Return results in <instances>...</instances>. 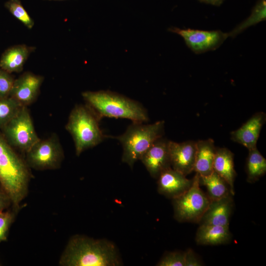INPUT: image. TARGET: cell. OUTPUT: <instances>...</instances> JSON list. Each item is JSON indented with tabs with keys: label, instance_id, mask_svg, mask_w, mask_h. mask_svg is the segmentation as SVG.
<instances>
[{
	"label": "cell",
	"instance_id": "obj_1",
	"mask_svg": "<svg viewBox=\"0 0 266 266\" xmlns=\"http://www.w3.org/2000/svg\"><path fill=\"white\" fill-rule=\"evenodd\" d=\"M59 264L64 266H118L123 263L113 242L77 234L68 241Z\"/></svg>",
	"mask_w": 266,
	"mask_h": 266
},
{
	"label": "cell",
	"instance_id": "obj_2",
	"mask_svg": "<svg viewBox=\"0 0 266 266\" xmlns=\"http://www.w3.org/2000/svg\"><path fill=\"white\" fill-rule=\"evenodd\" d=\"M29 167L0 130V187L17 208L28 192L30 179Z\"/></svg>",
	"mask_w": 266,
	"mask_h": 266
},
{
	"label": "cell",
	"instance_id": "obj_3",
	"mask_svg": "<svg viewBox=\"0 0 266 266\" xmlns=\"http://www.w3.org/2000/svg\"><path fill=\"white\" fill-rule=\"evenodd\" d=\"M82 96L100 119L123 118L139 123L149 120L147 111L140 103L118 93L108 90L85 91Z\"/></svg>",
	"mask_w": 266,
	"mask_h": 266
},
{
	"label": "cell",
	"instance_id": "obj_4",
	"mask_svg": "<svg viewBox=\"0 0 266 266\" xmlns=\"http://www.w3.org/2000/svg\"><path fill=\"white\" fill-rule=\"evenodd\" d=\"M100 119L87 104L76 105L71 111L66 129L73 138L77 156L99 145L107 137L100 127Z\"/></svg>",
	"mask_w": 266,
	"mask_h": 266
},
{
	"label": "cell",
	"instance_id": "obj_5",
	"mask_svg": "<svg viewBox=\"0 0 266 266\" xmlns=\"http://www.w3.org/2000/svg\"><path fill=\"white\" fill-rule=\"evenodd\" d=\"M165 122L159 121L153 124L133 122L122 134L112 136L118 139L123 147L122 161L133 168L143 154L164 133Z\"/></svg>",
	"mask_w": 266,
	"mask_h": 266
},
{
	"label": "cell",
	"instance_id": "obj_6",
	"mask_svg": "<svg viewBox=\"0 0 266 266\" xmlns=\"http://www.w3.org/2000/svg\"><path fill=\"white\" fill-rule=\"evenodd\" d=\"M200 186V175L196 173L191 187L172 199L174 217L177 221L199 223L211 201Z\"/></svg>",
	"mask_w": 266,
	"mask_h": 266
},
{
	"label": "cell",
	"instance_id": "obj_7",
	"mask_svg": "<svg viewBox=\"0 0 266 266\" xmlns=\"http://www.w3.org/2000/svg\"><path fill=\"white\" fill-rule=\"evenodd\" d=\"M0 130L11 146L25 153L40 139L27 106H23L16 116Z\"/></svg>",
	"mask_w": 266,
	"mask_h": 266
},
{
	"label": "cell",
	"instance_id": "obj_8",
	"mask_svg": "<svg viewBox=\"0 0 266 266\" xmlns=\"http://www.w3.org/2000/svg\"><path fill=\"white\" fill-rule=\"evenodd\" d=\"M26 154L28 166L40 170L58 168L64 158L58 138L53 134L46 139H40Z\"/></svg>",
	"mask_w": 266,
	"mask_h": 266
},
{
	"label": "cell",
	"instance_id": "obj_9",
	"mask_svg": "<svg viewBox=\"0 0 266 266\" xmlns=\"http://www.w3.org/2000/svg\"><path fill=\"white\" fill-rule=\"evenodd\" d=\"M169 30L182 37L187 47L196 54L216 50L229 37L228 33L220 30L203 31L176 27Z\"/></svg>",
	"mask_w": 266,
	"mask_h": 266
},
{
	"label": "cell",
	"instance_id": "obj_10",
	"mask_svg": "<svg viewBox=\"0 0 266 266\" xmlns=\"http://www.w3.org/2000/svg\"><path fill=\"white\" fill-rule=\"evenodd\" d=\"M169 140L163 137L157 139L143 154L140 161L154 178L157 179L165 170L171 167Z\"/></svg>",
	"mask_w": 266,
	"mask_h": 266
},
{
	"label": "cell",
	"instance_id": "obj_11",
	"mask_svg": "<svg viewBox=\"0 0 266 266\" xmlns=\"http://www.w3.org/2000/svg\"><path fill=\"white\" fill-rule=\"evenodd\" d=\"M43 80L42 76L25 72L15 79L9 96L27 106L36 100Z\"/></svg>",
	"mask_w": 266,
	"mask_h": 266
},
{
	"label": "cell",
	"instance_id": "obj_12",
	"mask_svg": "<svg viewBox=\"0 0 266 266\" xmlns=\"http://www.w3.org/2000/svg\"><path fill=\"white\" fill-rule=\"evenodd\" d=\"M197 150L196 142H169L171 167L186 176L194 171Z\"/></svg>",
	"mask_w": 266,
	"mask_h": 266
},
{
	"label": "cell",
	"instance_id": "obj_13",
	"mask_svg": "<svg viewBox=\"0 0 266 266\" xmlns=\"http://www.w3.org/2000/svg\"><path fill=\"white\" fill-rule=\"evenodd\" d=\"M157 179L159 193L171 199L183 194L192 183V179H188L185 175L171 167L163 171Z\"/></svg>",
	"mask_w": 266,
	"mask_h": 266
},
{
	"label": "cell",
	"instance_id": "obj_14",
	"mask_svg": "<svg viewBox=\"0 0 266 266\" xmlns=\"http://www.w3.org/2000/svg\"><path fill=\"white\" fill-rule=\"evenodd\" d=\"M266 120L264 112L255 113L239 128L231 133L232 140L241 144L248 150L257 147V142Z\"/></svg>",
	"mask_w": 266,
	"mask_h": 266
},
{
	"label": "cell",
	"instance_id": "obj_15",
	"mask_svg": "<svg viewBox=\"0 0 266 266\" xmlns=\"http://www.w3.org/2000/svg\"><path fill=\"white\" fill-rule=\"evenodd\" d=\"M233 197L230 195L211 200L199 224L229 226L234 205Z\"/></svg>",
	"mask_w": 266,
	"mask_h": 266
},
{
	"label": "cell",
	"instance_id": "obj_16",
	"mask_svg": "<svg viewBox=\"0 0 266 266\" xmlns=\"http://www.w3.org/2000/svg\"><path fill=\"white\" fill-rule=\"evenodd\" d=\"M35 47L20 44L9 47L0 59V68L9 73L20 72L30 54Z\"/></svg>",
	"mask_w": 266,
	"mask_h": 266
},
{
	"label": "cell",
	"instance_id": "obj_17",
	"mask_svg": "<svg viewBox=\"0 0 266 266\" xmlns=\"http://www.w3.org/2000/svg\"><path fill=\"white\" fill-rule=\"evenodd\" d=\"M197 150L194 171L200 176H205L213 171V166L216 148L213 139L196 142Z\"/></svg>",
	"mask_w": 266,
	"mask_h": 266
},
{
	"label": "cell",
	"instance_id": "obj_18",
	"mask_svg": "<svg viewBox=\"0 0 266 266\" xmlns=\"http://www.w3.org/2000/svg\"><path fill=\"white\" fill-rule=\"evenodd\" d=\"M231 238L229 226L200 225L195 240L199 245H218L228 243Z\"/></svg>",
	"mask_w": 266,
	"mask_h": 266
},
{
	"label": "cell",
	"instance_id": "obj_19",
	"mask_svg": "<svg viewBox=\"0 0 266 266\" xmlns=\"http://www.w3.org/2000/svg\"><path fill=\"white\" fill-rule=\"evenodd\" d=\"M213 168L214 171L227 182L234 196L236 172L234 168L233 154L227 148H216Z\"/></svg>",
	"mask_w": 266,
	"mask_h": 266
},
{
	"label": "cell",
	"instance_id": "obj_20",
	"mask_svg": "<svg viewBox=\"0 0 266 266\" xmlns=\"http://www.w3.org/2000/svg\"><path fill=\"white\" fill-rule=\"evenodd\" d=\"M200 184L207 190L210 200H219L233 194L227 182L215 171L205 176H200Z\"/></svg>",
	"mask_w": 266,
	"mask_h": 266
},
{
	"label": "cell",
	"instance_id": "obj_21",
	"mask_svg": "<svg viewBox=\"0 0 266 266\" xmlns=\"http://www.w3.org/2000/svg\"><path fill=\"white\" fill-rule=\"evenodd\" d=\"M248 151L246 161L247 181L254 183L266 173V160L257 147Z\"/></svg>",
	"mask_w": 266,
	"mask_h": 266
},
{
	"label": "cell",
	"instance_id": "obj_22",
	"mask_svg": "<svg viewBox=\"0 0 266 266\" xmlns=\"http://www.w3.org/2000/svg\"><path fill=\"white\" fill-rule=\"evenodd\" d=\"M266 19V0H259L252 10L250 16L228 33L229 37H234L248 28L265 21Z\"/></svg>",
	"mask_w": 266,
	"mask_h": 266
},
{
	"label": "cell",
	"instance_id": "obj_23",
	"mask_svg": "<svg viewBox=\"0 0 266 266\" xmlns=\"http://www.w3.org/2000/svg\"><path fill=\"white\" fill-rule=\"evenodd\" d=\"M23 106L10 96L0 97V130L16 116Z\"/></svg>",
	"mask_w": 266,
	"mask_h": 266
},
{
	"label": "cell",
	"instance_id": "obj_24",
	"mask_svg": "<svg viewBox=\"0 0 266 266\" xmlns=\"http://www.w3.org/2000/svg\"><path fill=\"white\" fill-rule=\"evenodd\" d=\"M4 5L10 13L26 27L29 29L33 27L34 21L24 8L20 0H8Z\"/></svg>",
	"mask_w": 266,
	"mask_h": 266
},
{
	"label": "cell",
	"instance_id": "obj_25",
	"mask_svg": "<svg viewBox=\"0 0 266 266\" xmlns=\"http://www.w3.org/2000/svg\"><path fill=\"white\" fill-rule=\"evenodd\" d=\"M158 266H185V252L166 253L156 265Z\"/></svg>",
	"mask_w": 266,
	"mask_h": 266
},
{
	"label": "cell",
	"instance_id": "obj_26",
	"mask_svg": "<svg viewBox=\"0 0 266 266\" xmlns=\"http://www.w3.org/2000/svg\"><path fill=\"white\" fill-rule=\"evenodd\" d=\"M14 80L11 73L0 68V97L9 96Z\"/></svg>",
	"mask_w": 266,
	"mask_h": 266
},
{
	"label": "cell",
	"instance_id": "obj_27",
	"mask_svg": "<svg viewBox=\"0 0 266 266\" xmlns=\"http://www.w3.org/2000/svg\"><path fill=\"white\" fill-rule=\"evenodd\" d=\"M14 217L13 212L10 211L0 212V242L6 240L8 232Z\"/></svg>",
	"mask_w": 266,
	"mask_h": 266
},
{
	"label": "cell",
	"instance_id": "obj_28",
	"mask_svg": "<svg viewBox=\"0 0 266 266\" xmlns=\"http://www.w3.org/2000/svg\"><path fill=\"white\" fill-rule=\"evenodd\" d=\"M202 263L191 249L185 252V266H201Z\"/></svg>",
	"mask_w": 266,
	"mask_h": 266
},
{
	"label": "cell",
	"instance_id": "obj_29",
	"mask_svg": "<svg viewBox=\"0 0 266 266\" xmlns=\"http://www.w3.org/2000/svg\"><path fill=\"white\" fill-rule=\"evenodd\" d=\"M11 203L9 198L2 188L0 187V212L4 211Z\"/></svg>",
	"mask_w": 266,
	"mask_h": 266
},
{
	"label": "cell",
	"instance_id": "obj_30",
	"mask_svg": "<svg viewBox=\"0 0 266 266\" xmlns=\"http://www.w3.org/2000/svg\"><path fill=\"white\" fill-rule=\"evenodd\" d=\"M200 2L210 4L215 6H220L225 0H199Z\"/></svg>",
	"mask_w": 266,
	"mask_h": 266
},
{
	"label": "cell",
	"instance_id": "obj_31",
	"mask_svg": "<svg viewBox=\"0 0 266 266\" xmlns=\"http://www.w3.org/2000/svg\"></svg>",
	"mask_w": 266,
	"mask_h": 266
}]
</instances>
